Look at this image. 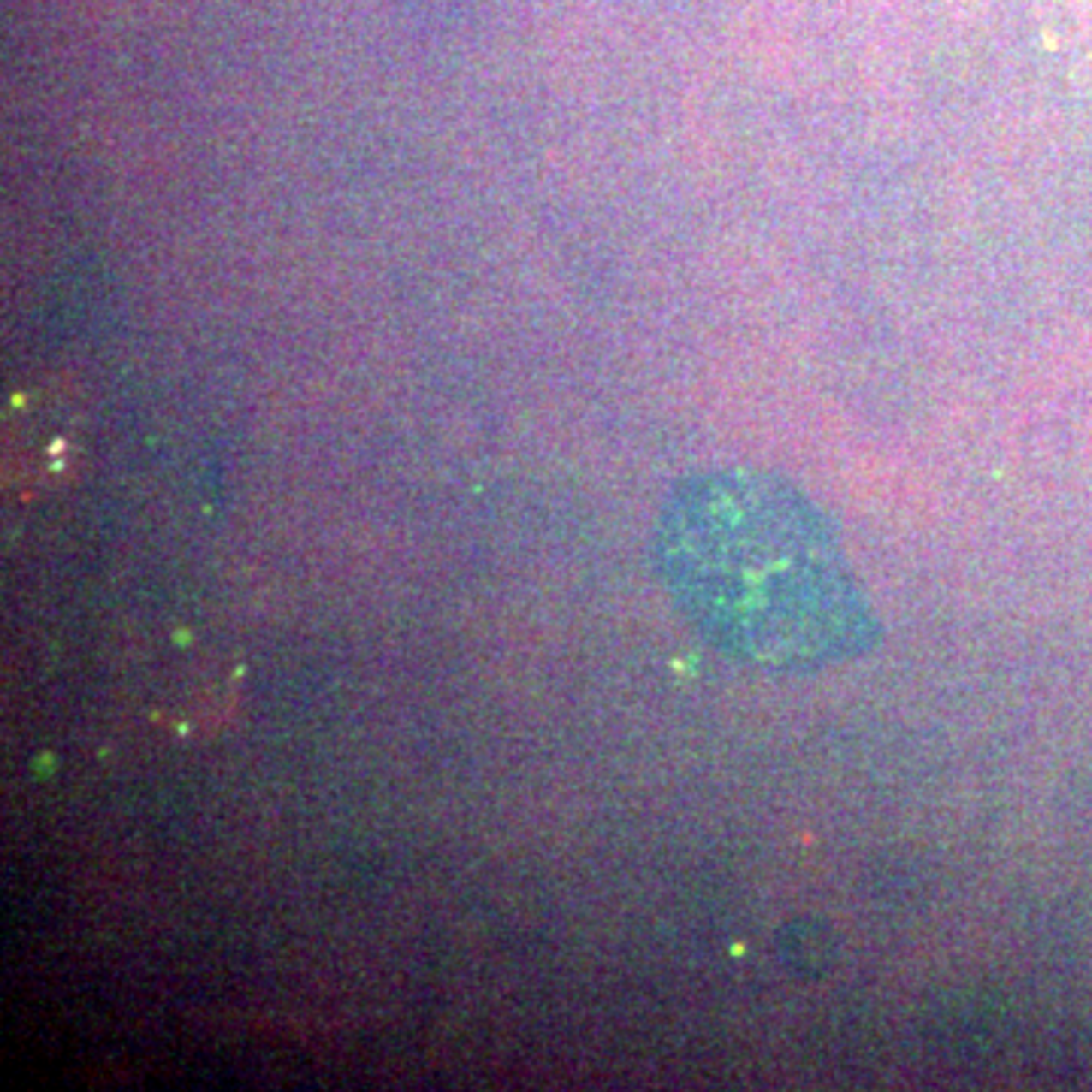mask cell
Wrapping results in <instances>:
<instances>
[{
	"label": "cell",
	"mask_w": 1092,
	"mask_h": 1092,
	"mask_svg": "<svg viewBox=\"0 0 1092 1092\" xmlns=\"http://www.w3.org/2000/svg\"><path fill=\"white\" fill-rule=\"evenodd\" d=\"M656 567L689 626L740 665L816 674L883 640L834 522L765 467H713L680 483L656 525Z\"/></svg>",
	"instance_id": "6da1fadb"
}]
</instances>
